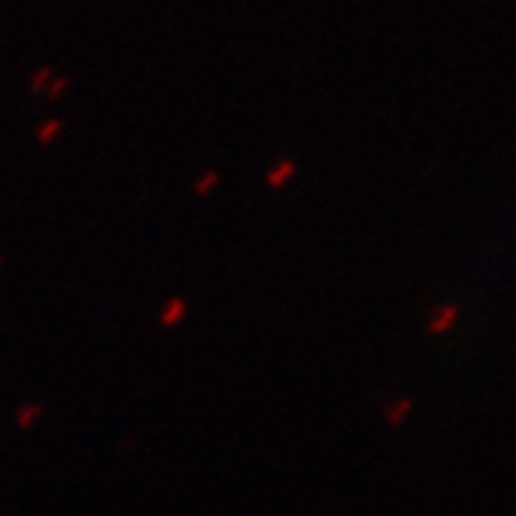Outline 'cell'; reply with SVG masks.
Instances as JSON below:
<instances>
[{
	"label": "cell",
	"instance_id": "obj_1",
	"mask_svg": "<svg viewBox=\"0 0 516 516\" xmlns=\"http://www.w3.org/2000/svg\"><path fill=\"white\" fill-rule=\"evenodd\" d=\"M295 170H297L295 161H290V159H282L280 164H276V166L267 172V185H269L271 190L282 188L286 181H290V179L295 177Z\"/></svg>",
	"mask_w": 516,
	"mask_h": 516
},
{
	"label": "cell",
	"instance_id": "obj_2",
	"mask_svg": "<svg viewBox=\"0 0 516 516\" xmlns=\"http://www.w3.org/2000/svg\"><path fill=\"white\" fill-rule=\"evenodd\" d=\"M218 181H220V175L215 170H207L204 175L196 181V192L198 194H209L215 185H218Z\"/></svg>",
	"mask_w": 516,
	"mask_h": 516
}]
</instances>
